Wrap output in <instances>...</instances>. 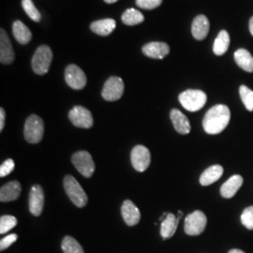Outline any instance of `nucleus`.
Wrapping results in <instances>:
<instances>
[{
	"instance_id": "obj_24",
	"label": "nucleus",
	"mask_w": 253,
	"mask_h": 253,
	"mask_svg": "<svg viewBox=\"0 0 253 253\" xmlns=\"http://www.w3.org/2000/svg\"><path fill=\"white\" fill-rule=\"evenodd\" d=\"M236 64L245 72L253 73V56L246 49H238L235 53Z\"/></svg>"
},
{
	"instance_id": "obj_38",
	"label": "nucleus",
	"mask_w": 253,
	"mask_h": 253,
	"mask_svg": "<svg viewBox=\"0 0 253 253\" xmlns=\"http://www.w3.org/2000/svg\"><path fill=\"white\" fill-rule=\"evenodd\" d=\"M106 3H108V4H113V3H115V2H117L118 0H104Z\"/></svg>"
},
{
	"instance_id": "obj_25",
	"label": "nucleus",
	"mask_w": 253,
	"mask_h": 253,
	"mask_svg": "<svg viewBox=\"0 0 253 253\" xmlns=\"http://www.w3.org/2000/svg\"><path fill=\"white\" fill-rule=\"evenodd\" d=\"M230 35L227 32L226 30H221L218 35H217V39L215 40L214 45H213V52L214 54L217 55H222L225 54L230 45Z\"/></svg>"
},
{
	"instance_id": "obj_28",
	"label": "nucleus",
	"mask_w": 253,
	"mask_h": 253,
	"mask_svg": "<svg viewBox=\"0 0 253 253\" xmlns=\"http://www.w3.org/2000/svg\"><path fill=\"white\" fill-rule=\"evenodd\" d=\"M22 7L26 11L28 17L34 22H40L42 20V14L38 10L32 0H22Z\"/></svg>"
},
{
	"instance_id": "obj_9",
	"label": "nucleus",
	"mask_w": 253,
	"mask_h": 253,
	"mask_svg": "<svg viewBox=\"0 0 253 253\" xmlns=\"http://www.w3.org/2000/svg\"><path fill=\"white\" fill-rule=\"evenodd\" d=\"M130 161L137 172H145L151 163V155L149 149L144 145H136L131 150Z\"/></svg>"
},
{
	"instance_id": "obj_2",
	"label": "nucleus",
	"mask_w": 253,
	"mask_h": 253,
	"mask_svg": "<svg viewBox=\"0 0 253 253\" xmlns=\"http://www.w3.org/2000/svg\"><path fill=\"white\" fill-rule=\"evenodd\" d=\"M178 100L181 105L186 110L190 112H197L206 105L208 96L204 91L189 89L182 92Z\"/></svg>"
},
{
	"instance_id": "obj_11",
	"label": "nucleus",
	"mask_w": 253,
	"mask_h": 253,
	"mask_svg": "<svg viewBox=\"0 0 253 253\" xmlns=\"http://www.w3.org/2000/svg\"><path fill=\"white\" fill-rule=\"evenodd\" d=\"M69 118L77 127L90 128L94 124L90 111L83 106H74L69 113Z\"/></svg>"
},
{
	"instance_id": "obj_7",
	"label": "nucleus",
	"mask_w": 253,
	"mask_h": 253,
	"mask_svg": "<svg viewBox=\"0 0 253 253\" xmlns=\"http://www.w3.org/2000/svg\"><path fill=\"white\" fill-rule=\"evenodd\" d=\"M72 162L77 171L84 177H90L95 172V163L87 151H78L72 157Z\"/></svg>"
},
{
	"instance_id": "obj_29",
	"label": "nucleus",
	"mask_w": 253,
	"mask_h": 253,
	"mask_svg": "<svg viewBox=\"0 0 253 253\" xmlns=\"http://www.w3.org/2000/svg\"><path fill=\"white\" fill-rule=\"evenodd\" d=\"M239 94L240 98L244 103L245 107L248 111L253 112V91L250 89L246 85H241L239 87Z\"/></svg>"
},
{
	"instance_id": "obj_35",
	"label": "nucleus",
	"mask_w": 253,
	"mask_h": 253,
	"mask_svg": "<svg viewBox=\"0 0 253 253\" xmlns=\"http://www.w3.org/2000/svg\"><path fill=\"white\" fill-rule=\"evenodd\" d=\"M5 118H6L5 110L3 108H1L0 109V131L3 130L4 126H5Z\"/></svg>"
},
{
	"instance_id": "obj_34",
	"label": "nucleus",
	"mask_w": 253,
	"mask_h": 253,
	"mask_svg": "<svg viewBox=\"0 0 253 253\" xmlns=\"http://www.w3.org/2000/svg\"><path fill=\"white\" fill-rule=\"evenodd\" d=\"M18 239V235L16 234H11V235H7L0 241V251L3 252L7 250L9 247L13 244L16 240Z\"/></svg>"
},
{
	"instance_id": "obj_16",
	"label": "nucleus",
	"mask_w": 253,
	"mask_h": 253,
	"mask_svg": "<svg viewBox=\"0 0 253 253\" xmlns=\"http://www.w3.org/2000/svg\"><path fill=\"white\" fill-rule=\"evenodd\" d=\"M22 187L18 181H10L1 187L0 190V201L2 203H7L15 201L21 194Z\"/></svg>"
},
{
	"instance_id": "obj_5",
	"label": "nucleus",
	"mask_w": 253,
	"mask_h": 253,
	"mask_svg": "<svg viewBox=\"0 0 253 253\" xmlns=\"http://www.w3.org/2000/svg\"><path fill=\"white\" fill-rule=\"evenodd\" d=\"M44 123L43 120L36 115H31L25 123L24 134L29 144H39L43 137Z\"/></svg>"
},
{
	"instance_id": "obj_4",
	"label": "nucleus",
	"mask_w": 253,
	"mask_h": 253,
	"mask_svg": "<svg viewBox=\"0 0 253 253\" xmlns=\"http://www.w3.org/2000/svg\"><path fill=\"white\" fill-rule=\"evenodd\" d=\"M53 60L52 49L48 45L40 46L32 57V70L38 75H44L49 72Z\"/></svg>"
},
{
	"instance_id": "obj_22",
	"label": "nucleus",
	"mask_w": 253,
	"mask_h": 253,
	"mask_svg": "<svg viewBox=\"0 0 253 253\" xmlns=\"http://www.w3.org/2000/svg\"><path fill=\"white\" fill-rule=\"evenodd\" d=\"M223 168L220 165H213L208 168L200 176L202 186H209L218 180L223 174Z\"/></svg>"
},
{
	"instance_id": "obj_12",
	"label": "nucleus",
	"mask_w": 253,
	"mask_h": 253,
	"mask_svg": "<svg viewBox=\"0 0 253 253\" xmlns=\"http://www.w3.org/2000/svg\"><path fill=\"white\" fill-rule=\"evenodd\" d=\"M44 207V192L40 185H35L31 188L29 193V211L30 213L39 217Z\"/></svg>"
},
{
	"instance_id": "obj_31",
	"label": "nucleus",
	"mask_w": 253,
	"mask_h": 253,
	"mask_svg": "<svg viewBox=\"0 0 253 253\" xmlns=\"http://www.w3.org/2000/svg\"><path fill=\"white\" fill-rule=\"evenodd\" d=\"M241 222L249 230H253V206L246 208L241 215Z\"/></svg>"
},
{
	"instance_id": "obj_1",
	"label": "nucleus",
	"mask_w": 253,
	"mask_h": 253,
	"mask_svg": "<svg viewBox=\"0 0 253 253\" xmlns=\"http://www.w3.org/2000/svg\"><path fill=\"white\" fill-rule=\"evenodd\" d=\"M231 119V112L224 104H217L209 109L204 120L203 126L208 134H218L228 126Z\"/></svg>"
},
{
	"instance_id": "obj_26",
	"label": "nucleus",
	"mask_w": 253,
	"mask_h": 253,
	"mask_svg": "<svg viewBox=\"0 0 253 253\" xmlns=\"http://www.w3.org/2000/svg\"><path fill=\"white\" fill-rule=\"evenodd\" d=\"M122 22L126 26H136L144 22V15L135 9H127L122 14Z\"/></svg>"
},
{
	"instance_id": "obj_23",
	"label": "nucleus",
	"mask_w": 253,
	"mask_h": 253,
	"mask_svg": "<svg viewBox=\"0 0 253 253\" xmlns=\"http://www.w3.org/2000/svg\"><path fill=\"white\" fill-rule=\"evenodd\" d=\"M12 33L15 40L21 44H27L31 39L32 33L29 28L21 21H15L12 25Z\"/></svg>"
},
{
	"instance_id": "obj_27",
	"label": "nucleus",
	"mask_w": 253,
	"mask_h": 253,
	"mask_svg": "<svg viewBox=\"0 0 253 253\" xmlns=\"http://www.w3.org/2000/svg\"><path fill=\"white\" fill-rule=\"evenodd\" d=\"M61 248L64 253H84L83 247L72 236L64 237Z\"/></svg>"
},
{
	"instance_id": "obj_21",
	"label": "nucleus",
	"mask_w": 253,
	"mask_h": 253,
	"mask_svg": "<svg viewBox=\"0 0 253 253\" xmlns=\"http://www.w3.org/2000/svg\"><path fill=\"white\" fill-rule=\"evenodd\" d=\"M179 219V217H175L173 214H167V216L162 221L161 225V235L163 236V239L171 238L174 235L178 226Z\"/></svg>"
},
{
	"instance_id": "obj_15",
	"label": "nucleus",
	"mask_w": 253,
	"mask_h": 253,
	"mask_svg": "<svg viewBox=\"0 0 253 253\" xmlns=\"http://www.w3.org/2000/svg\"><path fill=\"white\" fill-rule=\"evenodd\" d=\"M142 51L144 54L150 58L163 59L170 53V47L165 42H149V43L145 44L143 47Z\"/></svg>"
},
{
	"instance_id": "obj_3",
	"label": "nucleus",
	"mask_w": 253,
	"mask_h": 253,
	"mask_svg": "<svg viewBox=\"0 0 253 253\" xmlns=\"http://www.w3.org/2000/svg\"><path fill=\"white\" fill-rule=\"evenodd\" d=\"M64 189L70 200L77 208H84L87 204V195L83 190L79 182L72 175H66L64 178Z\"/></svg>"
},
{
	"instance_id": "obj_17",
	"label": "nucleus",
	"mask_w": 253,
	"mask_h": 253,
	"mask_svg": "<svg viewBox=\"0 0 253 253\" xmlns=\"http://www.w3.org/2000/svg\"><path fill=\"white\" fill-rule=\"evenodd\" d=\"M209 27L210 25L208 17L203 14H200L193 20L191 26V33L196 40L203 41L208 36Z\"/></svg>"
},
{
	"instance_id": "obj_30",
	"label": "nucleus",
	"mask_w": 253,
	"mask_h": 253,
	"mask_svg": "<svg viewBox=\"0 0 253 253\" xmlns=\"http://www.w3.org/2000/svg\"><path fill=\"white\" fill-rule=\"evenodd\" d=\"M17 225L16 217L5 215L0 217V234L4 235Z\"/></svg>"
},
{
	"instance_id": "obj_20",
	"label": "nucleus",
	"mask_w": 253,
	"mask_h": 253,
	"mask_svg": "<svg viewBox=\"0 0 253 253\" xmlns=\"http://www.w3.org/2000/svg\"><path fill=\"white\" fill-rule=\"evenodd\" d=\"M117 27V23L114 19H102L95 21L91 24L90 29L97 35L105 37L110 35Z\"/></svg>"
},
{
	"instance_id": "obj_19",
	"label": "nucleus",
	"mask_w": 253,
	"mask_h": 253,
	"mask_svg": "<svg viewBox=\"0 0 253 253\" xmlns=\"http://www.w3.org/2000/svg\"><path fill=\"white\" fill-rule=\"evenodd\" d=\"M243 184V177L239 174H235L230 177L228 180L221 186L220 194L224 198H233L239 190Z\"/></svg>"
},
{
	"instance_id": "obj_37",
	"label": "nucleus",
	"mask_w": 253,
	"mask_h": 253,
	"mask_svg": "<svg viewBox=\"0 0 253 253\" xmlns=\"http://www.w3.org/2000/svg\"><path fill=\"white\" fill-rule=\"evenodd\" d=\"M228 253H245L244 252H242L241 250H238V249H234V250H231Z\"/></svg>"
},
{
	"instance_id": "obj_13",
	"label": "nucleus",
	"mask_w": 253,
	"mask_h": 253,
	"mask_svg": "<svg viewBox=\"0 0 253 253\" xmlns=\"http://www.w3.org/2000/svg\"><path fill=\"white\" fill-rule=\"evenodd\" d=\"M15 54L7 32L1 28L0 30V62L9 65L14 61Z\"/></svg>"
},
{
	"instance_id": "obj_8",
	"label": "nucleus",
	"mask_w": 253,
	"mask_h": 253,
	"mask_svg": "<svg viewBox=\"0 0 253 253\" xmlns=\"http://www.w3.org/2000/svg\"><path fill=\"white\" fill-rule=\"evenodd\" d=\"M124 88L125 85L123 80L117 76H113L105 82L101 92V96L107 101H116L122 97Z\"/></svg>"
},
{
	"instance_id": "obj_6",
	"label": "nucleus",
	"mask_w": 253,
	"mask_h": 253,
	"mask_svg": "<svg viewBox=\"0 0 253 253\" xmlns=\"http://www.w3.org/2000/svg\"><path fill=\"white\" fill-rule=\"evenodd\" d=\"M208 218L204 212L196 210L185 218L184 231L187 235H199L205 231Z\"/></svg>"
},
{
	"instance_id": "obj_33",
	"label": "nucleus",
	"mask_w": 253,
	"mask_h": 253,
	"mask_svg": "<svg viewBox=\"0 0 253 253\" xmlns=\"http://www.w3.org/2000/svg\"><path fill=\"white\" fill-rule=\"evenodd\" d=\"M14 162L11 159H8L7 161H5L0 166V176L5 177L9 175V173L14 170Z\"/></svg>"
},
{
	"instance_id": "obj_18",
	"label": "nucleus",
	"mask_w": 253,
	"mask_h": 253,
	"mask_svg": "<svg viewBox=\"0 0 253 253\" xmlns=\"http://www.w3.org/2000/svg\"><path fill=\"white\" fill-rule=\"evenodd\" d=\"M174 129L180 134H188L190 131V121L188 118L177 109H172L170 113Z\"/></svg>"
},
{
	"instance_id": "obj_14",
	"label": "nucleus",
	"mask_w": 253,
	"mask_h": 253,
	"mask_svg": "<svg viewBox=\"0 0 253 253\" xmlns=\"http://www.w3.org/2000/svg\"><path fill=\"white\" fill-rule=\"evenodd\" d=\"M121 214L124 221L128 226H135L141 219V212L133 202L126 200L121 207Z\"/></svg>"
},
{
	"instance_id": "obj_10",
	"label": "nucleus",
	"mask_w": 253,
	"mask_h": 253,
	"mask_svg": "<svg viewBox=\"0 0 253 253\" xmlns=\"http://www.w3.org/2000/svg\"><path fill=\"white\" fill-rule=\"evenodd\" d=\"M65 80L74 90H81L86 85V76L76 65H69L65 71Z\"/></svg>"
},
{
	"instance_id": "obj_36",
	"label": "nucleus",
	"mask_w": 253,
	"mask_h": 253,
	"mask_svg": "<svg viewBox=\"0 0 253 253\" xmlns=\"http://www.w3.org/2000/svg\"><path fill=\"white\" fill-rule=\"evenodd\" d=\"M250 31H251V33L253 36V17H252L250 20Z\"/></svg>"
},
{
	"instance_id": "obj_32",
	"label": "nucleus",
	"mask_w": 253,
	"mask_h": 253,
	"mask_svg": "<svg viewBox=\"0 0 253 253\" xmlns=\"http://www.w3.org/2000/svg\"><path fill=\"white\" fill-rule=\"evenodd\" d=\"M163 0H136V5L141 9H153L160 7Z\"/></svg>"
}]
</instances>
